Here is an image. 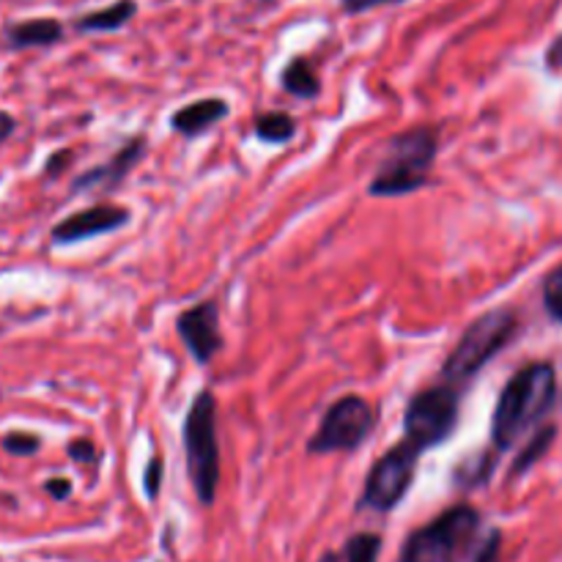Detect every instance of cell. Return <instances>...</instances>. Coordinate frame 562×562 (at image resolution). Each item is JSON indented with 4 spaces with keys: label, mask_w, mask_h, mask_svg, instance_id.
<instances>
[{
    "label": "cell",
    "mask_w": 562,
    "mask_h": 562,
    "mask_svg": "<svg viewBox=\"0 0 562 562\" xmlns=\"http://www.w3.org/2000/svg\"><path fill=\"white\" fill-rule=\"evenodd\" d=\"M558 401V371L552 362H530L508 379L492 415V445L497 453L514 448L538 428Z\"/></svg>",
    "instance_id": "obj_1"
},
{
    "label": "cell",
    "mask_w": 562,
    "mask_h": 562,
    "mask_svg": "<svg viewBox=\"0 0 562 562\" xmlns=\"http://www.w3.org/2000/svg\"><path fill=\"white\" fill-rule=\"evenodd\" d=\"M439 130L437 126H415L390 137L387 151L376 176L368 184L373 198H401L423 190L428 184V170L437 162Z\"/></svg>",
    "instance_id": "obj_2"
},
{
    "label": "cell",
    "mask_w": 562,
    "mask_h": 562,
    "mask_svg": "<svg viewBox=\"0 0 562 562\" xmlns=\"http://www.w3.org/2000/svg\"><path fill=\"white\" fill-rule=\"evenodd\" d=\"M519 333V313L514 307H494L477 316L456 340L442 366V384L464 390Z\"/></svg>",
    "instance_id": "obj_3"
},
{
    "label": "cell",
    "mask_w": 562,
    "mask_h": 562,
    "mask_svg": "<svg viewBox=\"0 0 562 562\" xmlns=\"http://www.w3.org/2000/svg\"><path fill=\"white\" fill-rule=\"evenodd\" d=\"M483 536V516L472 505H453L412 532L398 562H464Z\"/></svg>",
    "instance_id": "obj_4"
},
{
    "label": "cell",
    "mask_w": 562,
    "mask_h": 562,
    "mask_svg": "<svg viewBox=\"0 0 562 562\" xmlns=\"http://www.w3.org/2000/svg\"><path fill=\"white\" fill-rule=\"evenodd\" d=\"M187 456V475L203 505L217 499L220 488V437H217V401L212 390H201L190 404L181 428Z\"/></svg>",
    "instance_id": "obj_5"
},
{
    "label": "cell",
    "mask_w": 562,
    "mask_h": 562,
    "mask_svg": "<svg viewBox=\"0 0 562 562\" xmlns=\"http://www.w3.org/2000/svg\"><path fill=\"white\" fill-rule=\"evenodd\" d=\"M461 415V390L450 384L426 387L406 404L404 415V439L423 450H431L437 445L448 442L450 434L459 426Z\"/></svg>",
    "instance_id": "obj_6"
},
{
    "label": "cell",
    "mask_w": 562,
    "mask_h": 562,
    "mask_svg": "<svg viewBox=\"0 0 562 562\" xmlns=\"http://www.w3.org/2000/svg\"><path fill=\"white\" fill-rule=\"evenodd\" d=\"M417 464H420V450L412 448L406 439L393 445L366 475L357 508L376 510V514H390L398 508V503L415 483Z\"/></svg>",
    "instance_id": "obj_7"
},
{
    "label": "cell",
    "mask_w": 562,
    "mask_h": 562,
    "mask_svg": "<svg viewBox=\"0 0 562 562\" xmlns=\"http://www.w3.org/2000/svg\"><path fill=\"white\" fill-rule=\"evenodd\" d=\"M376 412L362 395H344L324 412L316 434L307 442V453H351L371 437Z\"/></svg>",
    "instance_id": "obj_8"
},
{
    "label": "cell",
    "mask_w": 562,
    "mask_h": 562,
    "mask_svg": "<svg viewBox=\"0 0 562 562\" xmlns=\"http://www.w3.org/2000/svg\"><path fill=\"white\" fill-rule=\"evenodd\" d=\"M132 212L124 206H115V203H93V206L80 209V212L69 214L66 220H60L53 231H49V239L55 245H77V241L93 239V236L113 234V231L130 225Z\"/></svg>",
    "instance_id": "obj_9"
},
{
    "label": "cell",
    "mask_w": 562,
    "mask_h": 562,
    "mask_svg": "<svg viewBox=\"0 0 562 562\" xmlns=\"http://www.w3.org/2000/svg\"><path fill=\"white\" fill-rule=\"evenodd\" d=\"M176 333L187 346L198 366H206L223 349V333H220V307L217 302H201L176 318Z\"/></svg>",
    "instance_id": "obj_10"
},
{
    "label": "cell",
    "mask_w": 562,
    "mask_h": 562,
    "mask_svg": "<svg viewBox=\"0 0 562 562\" xmlns=\"http://www.w3.org/2000/svg\"><path fill=\"white\" fill-rule=\"evenodd\" d=\"M143 154H146V140H143L140 135L130 137V140H126L124 146H121L119 151L108 159V162L97 165V168H91L88 173H82L80 179H75L71 192L115 190V187H119L121 181L132 173V168L140 162Z\"/></svg>",
    "instance_id": "obj_11"
},
{
    "label": "cell",
    "mask_w": 562,
    "mask_h": 562,
    "mask_svg": "<svg viewBox=\"0 0 562 562\" xmlns=\"http://www.w3.org/2000/svg\"><path fill=\"white\" fill-rule=\"evenodd\" d=\"M64 25L55 16H33V20L9 22L3 27V44L9 49H33L53 47L64 42Z\"/></svg>",
    "instance_id": "obj_12"
},
{
    "label": "cell",
    "mask_w": 562,
    "mask_h": 562,
    "mask_svg": "<svg viewBox=\"0 0 562 562\" xmlns=\"http://www.w3.org/2000/svg\"><path fill=\"white\" fill-rule=\"evenodd\" d=\"M231 108L225 99L220 97H206V99H198V102L184 104V108L176 110L170 115V126H173L179 135L184 137H198L203 132L212 130L214 124H220L223 119H228Z\"/></svg>",
    "instance_id": "obj_13"
},
{
    "label": "cell",
    "mask_w": 562,
    "mask_h": 562,
    "mask_svg": "<svg viewBox=\"0 0 562 562\" xmlns=\"http://www.w3.org/2000/svg\"><path fill=\"white\" fill-rule=\"evenodd\" d=\"M137 0H115V3L104 5V9L88 11V14L77 16L75 31L80 33H115L135 20Z\"/></svg>",
    "instance_id": "obj_14"
},
{
    "label": "cell",
    "mask_w": 562,
    "mask_h": 562,
    "mask_svg": "<svg viewBox=\"0 0 562 562\" xmlns=\"http://www.w3.org/2000/svg\"><path fill=\"white\" fill-rule=\"evenodd\" d=\"M280 86L285 93L296 99H316L322 93V80H318L316 69H313L311 58L305 55H296L280 71Z\"/></svg>",
    "instance_id": "obj_15"
},
{
    "label": "cell",
    "mask_w": 562,
    "mask_h": 562,
    "mask_svg": "<svg viewBox=\"0 0 562 562\" xmlns=\"http://www.w3.org/2000/svg\"><path fill=\"white\" fill-rule=\"evenodd\" d=\"M554 439H558V426L554 423H549V426H541L536 434H532L530 439H527V445L521 448V453L516 456L514 467H510V481H516V477L527 475V472L532 470V467L538 464V461L543 459V456L552 450Z\"/></svg>",
    "instance_id": "obj_16"
},
{
    "label": "cell",
    "mask_w": 562,
    "mask_h": 562,
    "mask_svg": "<svg viewBox=\"0 0 562 562\" xmlns=\"http://www.w3.org/2000/svg\"><path fill=\"white\" fill-rule=\"evenodd\" d=\"M256 137L263 143H272V146H280V143H289L291 137L296 135V121L291 119L289 113H280V110H272V113L256 115Z\"/></svg>",
    "instance_id": "obj_17"
},
{
    "label": "cell",
    "mask_w": 562,
    "mask_h": 562,
    "mask_svg": "<svg viewBox=\"0 0 562 562\" xmlns=\"http://www.w3.org/2000/svg\"><path fill=\"white\" fill-rule=\"evenodd\" d=\"M494 464H497V459H494L492 453L470 456V459H467L464 464H461L459 470L453 472V481L459 483L461 488H475V486H483V483H486L488 477H492Z\"/></svg>",
    "instance_id": "obj_18"
},
{
    "label": "cell",
    "mask_w": 562,
    "mask_h": 562,
    "mask_svg": "<svg viewBox=\"0 0 562 562\" xmlns=\"http://www.w3.org/2000/svg\"><path fill=\"white\" fill-rule=\"evenodd\" d=\"M379 554H382V536L376 532H357L344 547V562H379Z\"/></svg>",
    "instance_id": "obj_19"
},
{
    "label": "cell",
    "mask_w": 562,
    "mask_h": 562,
    "mask_svg": "<svg viewBox=\"0 0 562 562\" xmlns=\"http://www.w3.org/2000/svg\"><path fill=\"white\" fill-rule=\"evenodd\" d=\"M543 307L552 322L562 324V263L543 278Z\"/></svg>",
    "instance_id": "obj_20"
},
{
    "label": "cell",
    "mask_w": 562,
    "mask_h": 562,
    "mask_svg": "<svg viewBox=\"0 0 562 562\" xmlns=\"http://www.w3.org/2000/svg\"><path fill=\"white\" fill-rule=\"evenodd\" d=\"M464 562H503V532L486 530Z\"/></svg>",
    "instance_id": "obj_21"
},
{
    "label": "cell",
    "mask_w": 562,
    "mask_h": 562,
    "mask_svg": "<svg viewBox=\"0 0 562 562\" xmlns=\"http://www.w3.org/2000/svg\"><path fill=\"white\" fill-rule=\"evenodd\" d=\"M42 448V439L36 434H27V431H9L3 437V450L9 456H16V459H27V456L38 453Z\"/></svg>",
    "instance_id": "obj_22"
},
{
    "label": "cell",
    "mask_w": 562,
    "mask_h": 562,
    "mask_svg": "<svg viewBox=\"0 0 562 562\" xmlns=\"http://www.w3.org/2000/svg\"><path fill=\"white\" fill-rule=\"evenodd\" d=\"M162 459H151L148 461L146 472H143V492H146L148 499L159 497V486H162Z\"/></svg>",
    "instance_id": "obj_23"
},
{
    "label": "cell",
    "mask_w": 562,
    "mask_h": 562,
    "mask_svg": "<svg viewBox=\"0 0 562 562\" xmlns=\"http://www.w3.org/2000/svg\"><path fill=\"white\" fill-rule=\"evenodd\" d=\"M406 0H340V11L349 16L366 14V11L379 9V5H401Z\"/></svg>",
    "instance_id": "obj_24"
},
{
    "label": "cell",
    "mask_w": 562,
    "mask_h": 562,
    "mask_svg": "<svg viewBox=\"0 0 562 562\" xmlns=\"http://www.w3.org/2000/svg\"><path fill=\"white\" fill-rule=\"evenodd\" d=\"M66 453H69V459L77 461V464H91V461H97V448H93L91 439H86V437L69 442Z\"/></svg>",
    "instance_id": "obj_25"
},
{
    "label": "cell",
    "mask_w": 562,
    "mask_h": 562,
    "mask_svg": "<svg viewBox=\"0 0 562 562\" xmlns=\"http://www.w3.org/2000/svg\"><path fill=\"white\" fill-rule=\"evenodd\" d=\"M71 162V151L69 148H60V151H55L53 157L47 159V165H44V173H47V179H53V176L64 173L66 168H69Z\"/></svg>",
    "instance_id": "obj_26"
},
{
    "label": "cell",
    "mask_w": 562,
    "mask_h": 562,
    "mask_svg": "<svg viewBox=\"0 0 562 562\" xmlns=\"http://www.w3.org/2000/svg\"><path fill=\"white\" fill-rule=\"evenodd\" d=\"M44 492L53 499H58V503H64V499L71 497V481L69 477H49V481L44 483Z\"/></svg>",
    "instance_id": "obj_27"
},
{
    "label": "cell",
    "mask_w": 562,
    "mask_h": 562,
    "mask_svg": "<svg viewBox=\"0 0 562 562\" xmlns=\"http://www.w3.org/2000/svg\"><path fill=\"white\" fill-rule=\"evenodd\" d=\"M547 69L549 71H562V33L558 38H554L552 44H549V49H547Z\"/></svg>",
    "instance_id": "obj_28"
},
{
    "label": "cell",
    "mask_w": 562,
    "mask_h": 562,
    "mask_svg": "<svg viewBox=\"0 0 562 562\" xmlns=\"http://www.w3.org/2000/svg\"><path fill=\"white\" fill-rule=\"evenodd\" d=\"M14 130H16V121H14V115H11V113H5V110H0V143H3V140H9V137L14 135Z\"/></svg>",
    "instance_id": "obj_29"
},
{
    "label": "cell",
    "mask_w": 562,
    "mask_h": 562,
    "mask_svg": "<svg viewBox=\"0 0 562 562\" xmlns=\"http://www.w3.org/2000/svg\"><path fill=\"white\" fill-rule=\"evenodd\" d=\"M318 562H340V560H338V554L327 552V554H324V558H322V560H318Z\"/></svg>",
    "instance_id": "obj_30"
}]
</instances>
